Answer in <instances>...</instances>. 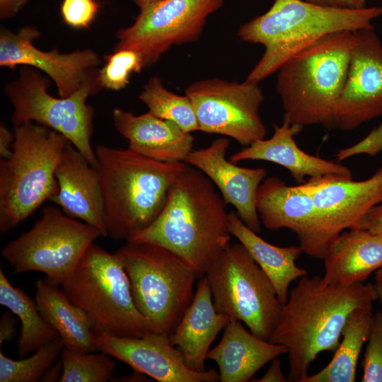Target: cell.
<instances>
[{
	"label": "cell",
	"mask_w": 382,
	"mask_h": 382,
	"mask_svg": "<svg viewBox=\"0 0 382 382\" xmlns=\"http://www.w3.org/2000/svg\"><path fill=\"white\" fill-rule=\"evenodd\" d=\"M302 184L312 196L326 253L341 233L358 229L367 213L382 202V166L364 180L328 175Z\"/></svg>",
	"instance_id": "obj_14"
},
{
	"label": "cell",
	"mask_w": 382,
	"mask_h": 382,
	"mask_svg": "<svg viewBox=\"0 0 382 382\" xmlns=\"http://www.w3.org/2000/svg\"><path fill=\"white\" fill-rule=\"evenodd\" d=\"M11 311L5 312L0 319V345L11 340L17 332V318Z\"/></svg>",
	"instance_id": "obj_38"
},
{
	"label": "cell",
	"mask_w": 382,
	"mask_h": 382,
	"mask_svg": "<svg viewBox=\"0 0 382 382\" xmlns=\"http://www.w3.org/2000/svg\"><path fill=\"white\" fill-rule=\"evenodd\" d=\"M28 0H0L1 18H8L15 16Z\"/></svg>",
	"instance_id": "obj_42"
},
{
	"label": "cell",
	"mask_w": 382,
	"mask_h": 382,
	"mask_svg": "<svg viewBox=\"0 0 382 382\" xmlns=\"http://www.w3.org/2000/svg\"><path fill=\"white\" fill-rule=\"evenodd\" d=\"M40 36L33 27L25 26L18 33L2 28L0 33V65L15 69L28 66L45 72L55 83L62 98L69 97L81 87L86 78L101 64L98 54L86 49L70 53L39 50L33 41Z\"/></svg>",
	"instance_id": "obj_16"
},
{
	"label": "cell",
	"mask_w": 382,
	"mask_h": 382,
	"mask_svg": "<svg viewBox=\"0 0 382 382\" xmlns=\"http://www.w3.org/2000/svg\"><path fill=\"white\" fill-rule=\"evenodd\" d=\"M381 151H382V122L358 143L340 149L336 154V157L337 162L340 163L355 155L368 154L375 156Z\"/></svg>",
	"instance_id": "obj_36"
},
{
	"label": "cell",
	"mask_w": 382,
	"mask_h": 382,
	"mask_svg": "<svg viewBox=\"0 0 382 382\" xmlns=\"http://www.w3.org/2000/svg\"><path fill=\"white\" fill-rule=\"evenodd\" d=\"M98 351L126 363L135 371L159 382H216L214 369L195 371L185 364L166 333L149 332L141 337L96 335Z\"/></svg>",
	"instance_id": "obj_17"
},
{
	"label": "cell",
	"mask_w": 382,
	"mask_h": 382,
	"mask_svg": "<svg viewBox=\"0 0 382 382\" xmlns=\"http://www.w3.org/2000/svg\"><path fill=\"white\" fill-rule=\"evenodd\" d=\"M12 154L0 158V231L13 228L58 191L56 168L70 143L33 122L14 127Z\"/></svg>",
	"instance_id": "obj_6"
},
{
	"label": "cell",
	"mask_w": 382,
	"mask_h": 382,
	"mask_svg": "<svg viewBox=\"0 0 382 382\" xmlns=\"http://www.w3.org/2000/svg\"><path fill=\"white\" fill-rule=\"evenodd\" d=\"M153 115L177 124L191 133L199 130L192 103L189 97L168 90L158 76H152L139 96Z\"/></svg>",
	"instance_id": "obj_30"
},
{
	"label": "cell",
	"mask_w": 382,
	"mask_h": 382,
	"mask_svg": "<svg viewBox=\"0 0 382 382\" xmlns=\"http://www.w3.org/2000/svg\"><path fill=\"white\" fill-rule=\"evenodd\" d=\"M105 64L98 71V83L100 88L112 91L120 90L128 84L134 73L144 67L139 53L130 49L115 50L112 54L104 57Z\"/></svg>",
	"instance_id": "obj_33"
},
{
	"label": "cell",
	"mask_w": 382,
	"mask_h": 382,
	"mask_svg": "<svg viewBox=\"0 0 382 382\" xmlns=\"http://www.w3.org/2000/svg\"><path fill=\"white\" fill-rule=\"evenodd\" d=\"M64 349L60 337H57L35 351L30 357L13 360L0 352V382L40 381L44 373Z\"/></svg>",
	"instance_id": "obj_31"
},
{
	"label": "cell",
	"mask_w": 382,
	"mask_h": 382,
	"mask_svg": "<svg viewBox=\"0 0 382 382\" xmlns=\"http://www.w3.org/2000/svg\"><path fill=\"white\" fill-rule=\"evenodd\" d=\"M255 204L261 224L266 228L291 231L296 235L303 253L323 260L326 250L313 200L302 183L289 185L279 178H266L258 187Z\"/></svg>",
	"instance_id": "obj_18"
},
{
	"label": "cell",
	"mask_w": 382,
	"mask_h": 382,
	"mask_svg": "<svg viewBox=\"0 0 382 382\" xmlns=\"http://www.w3.org/2000/svg\"><path fill=\"white\" fill-rule=\"evenodd\" d=\"M0 304L16 315L21 326L18 339L21 358L35 352L59 337L42 316L37 303L19 288L14 287L0 269Z\"/></svg>",
	"instance_id": "obj_29"
},
{
	"label": "cell",
	"mask_w": 382,
	"mask_h": 382,
	"mask_svg": "<svg viewBox=\"0 0 382 382\" xmlns=\"http://www.w3.org/2000/svg\"><path fill=\"white\" fill-rule=\"evenodd\" d=\"M230 141L226 137L214 140L207 147L192 150L184 163L207 176L217 187L226 204H231L242 221L259 233L261 221L256 209V195L266 178L265 168H245L227 160Z\"/></svg>",
	"instance_id": "obj_19"
},
{
	"label": "cell",
	"mask_w": 382,
	"mask_h": 382,
	"mask_svg": "<svg viewBox=\"0 0 382 382\" xmlns=\"http://www.w3.org/2000/svg\"><path fill=\"white\" fill-rule=\"evenodd\" d=\"M374 285L377 295V300L379 301L382 308V268L376 271Z\"/></svg>",
	"instance_id": "obj_44"
},
{
	"label": "cell",
	"mask_w": 382,
	"mask_h": 382,
	"mask_svg": "<svg viewBox=\"0 0 382 382\" xmlns=\"http://www.w3.org/2000/svg\"><path fill=\"white\" fill-rule=\"evenodd\" d=\"M128 277L135 306L155 332H173L193 298L198 275L164 247L127 243L115 253Z\"/></svg>",
	"instance_id": "obj_7"
},
{
	"label": "cell",
	"mask_w": 382,
	"mask_h": 382,
	"mask_svg": "<svg viewBox=\"0 0 382 382\" xmlns=\"http://www.w3.org/2000/svg\"><path fill=\"white\" fill-rule=\"evenodd\" d=\"M226 205L210 179L186 163L158 216L127 242L164 247L202 277L231 244Z\"/></svg>",
	"instance_id": "obj_2"
},
{
	"label": "cell",
	"mask_w": 382,
	"mask_h": 382,
	"mask_svg": "<svg viewBox=\"0 0 382 382\" xmlns=\"http://www.w3.org/2000/svg\"><path fill=\"white\" fill-rule=\"evenodd\" d=\"M228 227L231 234L248 250L267 274L279 300L284 304L291 282L307 275V271L296 264L303 253L301 248L299 245L279 247L267 242L247 226L233 211L228 214Z\"/></svg>",
	"instance_id": "obj_26"
},
{
	"label": "cell",
	"mask_w": 382,
	"mask_h": 382,
	"mask_svg": "<svg viewBox=\"0 0 382 382\" xmlns=\"http://www.w3.org/2000/svg\"><path fill=\"white\" fill-rule=\"evenodd\" d=\"M139 8L140 9H144L146 6L157 2L160 0H132Z\"/></svg>",
	"instance_id": "obj_45"
},
{
	"label": "cell",
	"mask_w": 382,
	"mask_h": 382,
	"mask_svg": "<svg viewBox=\"0 0 382 382\" xmlns=\"http://www.w3.org/2000/svg\"><path fill=\"white\" fill-rule=\"evenodd\" d=\"M258 83L219 78L191 83L185 94L192 103L199 131L231 137L245 146L265 139L267 130L260 115L265 97Z\"/></svg>",
	"instance_id": "obj_12"
},
{
	"label": "cell",
	"mask_w": 382,
	"mask_h": 382,
	"mask_svg": "<svg viewBox=\"0 0 382 382\" xmlns=\"http://www.w3.org/2000/svg\"><path fill=\"white\" fill-rule=\"evenodd\" d=\"M95 152L108 236L128 241L158 216L186 163L156 161L105 145Z\"/></svg>",
	"instance_id": "obj_4"
},
{
	"label": "cell",
	"mask_w": 382,
	"mask_h": 382,
	"mask_svg": "<svg viewBox=\"0 0 382 382\" xmlns=\"http://www.w3.org/2000/svg\"><path fill=\"white\" fill-rule=\"evenodd\" d=\"M102 352H76L66 349L60 359L62 373L60 382H106L113 381L115 363Z\"/></svg>",
	"instance_id": "obj_32"
},
{
	"label": "cell",
	"mask_w": 382,
	"mask_h": 382,
	"mask_svg": "<svg viewBox=\"0 0 382 382\" xmlns=\"http://www.w3.org/2000/svg\"><path fill=\"white\" fill-rule=\"evenodd\" d=\"M99 237L102 234L96 227L47 206L30 230L3 248L1 255L15 274L40 272L61 286Z\"/></svg>",
	"instance_id": "obj_11"
},
{
	"label": "cell",
	"mask_w": 382,
	"mask_h": 382,
	"mask_svg": "<svg viewBox=\"0 0 382 382\" xmlns=\"http://www.w3.org/2000/svg\"><path fill=\"white\" fill-rule=\"evenodd\" d=\"M323 260L325 282L346 286L364 282L382 268V233L345 231L331 244Z\"/></svg>",
	"instance_id": "obj_25"
},
{
	"label": "cell",
	"mask_w": 382,
	"mask_h": 382,
	"mask_svg": "<svg viewBox=\"0 0 382 382\" xmlns=\"http://www.w3.org/2000/svg\"><path fill=\"white\" fill-rule=\"evenodd\" d=\"M310 3L338 8H361L366 7V0H303Z\"/></svg>",
	"instance_id": "obj_41"
},
{
	"label": "cell",
	"mask_w": 382,
	"mask_h": 382,
	"mask_svg": "<svg viewBox=\"0 0 382 382\" xmlns=\"http://www.w3.org/2000/svg\"><path fill=\"white\" fill-rule=\"evenodd\" d=\"M372 310L357 308L349 316L339 346L331 361L320 371L308 375L303 382H354L361 348L367 340Z\"/></svg>",
	"instance_id": "obj_28"
},
{
	"label": "cell",
	"mask_w": 382,
	"mask_h": 382,
	"mask_svg": "<svg viewBox=\"0 0 382 382\" xmlns=\"http://www.w3.org/2000/svg\"><path fill=\"white\" fill-rule=\"evenodd\" d=\"M231 318L218 312L206 277L199 281L189 306L170 335L171 344L180 352L190 369L206 371L209 347Z\"/></svg>",
	"instance_id": "obj_23"
},
{
	"label": "cell",
	"mask_w": 382,
	"mask_h": 382,
	"mask_svg": "<svg viewBox=\"0 0 382 382\" xmlns=\"http://www.w3.org/2000/svg\"><path fill=\"white\" fill-rule=\"evenodd\" d=\"M286 353L284 345L260 338L241 321L231 319L220 342L209 349L207 359L217 364L219 381L246 382L264 365Z\"/></svg>",
	"instance_id": "obj_24"
},
{
	"label": "cell",
	"mask_w": 382,
	"mask_h": 382,
	"mask_svg": "<svg viewBox=\"0 0 382 382\" xmlns=\"http://www.w3.org/2000/svg\"><path fill=\"white\" fill-rule=\"evenodd\" d=\"M377 300L374 284H328L316 275L302 277L289 293L268 340L287 349L288 381L303 382L323 352H335L350 313L371 309Z\"/></svg>",
	"instance_id": "obj_1"
},
{
	"label": "cell",
	"mask_w": 382,
	"mask_h": 382,
	"mask_svg": "<svg viewBox=\"0 0 382 382\" xmlns=\"http://www.w3.org/2000/svg\"><path fill=\"white\" fill-rule=\"evenodd\" d=\"M61 288L86 314L96 335L135 337L151 331L134 305L119 258L94 243Z\"/></svg>",
	"instance_id": "obj_8"
},
{
	"label": "cell",
	"mask_w": 382,
	"mask_h": 382,
	"mask_svg": "<svg viewBox=\"0 0 382 382\" xmlns=\"http://www.w3.org/2000/svg\"><path fill=\"white\" fill-rule=\"evenodd\" d=\"M224 0H160L144 9L132 25L118 32L115 50L130 49L144 67L156 62L172 46L196 41L207 18Z\"/></svg>",
	"instance_id": "obj_13"
},
{
	"label": "cell",
	"mask_w": 382,
	"mask_h": 382,
	"mask_svg": "<svg viewBox=\"0 0 382 382\" xmlns=\"http://www.w3.org/2000/svg\"><path fill=\"white\" fill-rule=\"evenodd\" d=\"M303 127L283 121L274 125V133L267 139L257 140L230 157L237 163L245 160L265 161L278 164L289 171L298 183L306 177L316 178L328 175L352 177L351 170L340 162L328 161L307 154L296 144L294 137Z\"/></svg>",
	"instance_id": "obj_21"
},
{
	"label": "cell",
	"mask_w": 382,
	"mask_h": 382,
	"mask_svg": "<svg viewBox=\"0 0 382 382\" xmlns=\"http://www.w3.org/2000/svg\"><path fill=\"white\" fill-rule=\"evenodd\" d=\"M216 311L268 340L284 304L264 271L240 243L230 244L205 274Z\"/></svg>",
	"instance_id": "obj_10"
},
{
	"label": "cell",
	"mask_w": 382,
	"mask_h": 382,
	"mask_svg": "<svg viewBox=\"0 0 382 382\" xmlns=\"http://www.w3.org/2000/svg\"><path fill=\"white\" fill-rule=\"evenodd\" d=\"M352 32L331 34L298 52L278 69L276 89L283 121L335 128L349 69Z\"/></svg>",
	"instance_id": "obj_5"
},
{
	"label": "cell",
	"mask_w": 382,
	"mask_h": 382,
	"mask_svg": "<svg viewBox=\"0 0 382 382\" xmlns=\"http://www.w3.org/2000/svg\"><path fill=\"white\" fill-rule=\"evenodd\" d=\"M14 133L11 132L3 122L0 125V158L6 159L12 154Z\"/></svg>",
	"instance_id": "obj_40"
},
{
	"label": "cell",
	"mask_w": 382,
	"mask_h": 382,
	"mask_svg": "<svg viewBox=\"0 0 382 382\" xmlns=\"http://www.w3.org/2000/svg\"><path fill=\"white\" fill-rule=\"evenodd\" d=\"M257 382H286L287 378L282 371L281 361L277 357L271 361L270 366L266 373L260 378L253 380Z\"/></svg>",
	"instance_id": "obj_39"
},
{
	"label": "cell",
	"mask_w": 382,
	"mask_h": 382,
	"mask_svg": "<svg viewBox=\"0 0 382 382\" xmlns=\"http://www.w3.org/2000/svg\"><path fill=\"white\" fill-rule=\"evenodd\" d=\"M112 117L116 130L128 141V149L146 158L180 163L193 150V136L173 122L149 112L134 115L120 108L114 110Z\"/></svg>",
	"instance_id": "obj_22"
},
{
	"label": "cell",
	"mask_w": 382,
	"mask_h": 382,
	"mask_svg": "<svg viewBox=\"0 0 382 382\" xmlns=\"http://www.w3.org/2000/svg\"><path fill=\"white\" fill-rule=\"evenodd\" d=\"M361 363L363 382H382V311L373 316Z\"/></svg>",
	"instance_id": "obj_34"
},
{
	"label": "cell",
	"mask_w": 382,
	"mask_h": 382,
	"mask_svg": "<svg viewBox=\"0 0 382 382\" xmlns=\"http://www.w3.org/2000/svg\"><path fill=\"white\" fill-rule=\"evenodd\" d=\"M62 373V362L61 359L52 364L42 376L40 381H60Z\"/></svg>",
	"instance_id": "obj_43"
},
{
	"label": "cell",
	"mask_w": 382,
	"mask_h": 382,
	"mask_svg": "<svg viewBox=\"0 0 382 382\" xmlns=\"http://www.w3.org/2000/svg\"><path fill=\"white\" fill-rule=\"evenodd\" d=\"M55 176L58 191L50 201L68 216L96 227L107 237L98 170L71 143L62 152Z\"/></svg>",
	"instance_id": "obj_20"
},
{
	"label": "cell",
	"mask_w": 382,
	"mask_h": 382,
	"mask_svg": "<svg viewBox=\"0 0 382 382\" xmlns=\"http://www.w3.org/2000/svg\"><path fill=\"white\" fill-rule=\"evenodd\" d=\"M366 1H376V0H366Z\"/></svg>",
	"instance_id": "obj_46"
},
{
	"label": "cell",
	"mask_w": 382,
	"mask_h": 382,
	"mask_svg": "<svg viewBox=\"0 0 382 382\" xmlns=\"http://www.w3.org/2000/svg\"><path fill=\"white\" fill-rule=\"evenodd\" d=\"M35 301L44 319L56 330L64 348L76 352L98 351L88 320L59 286L47 279L35 283Z\"/></svg>",
	"instance_id": "obj_27"
},
{
	"label": "cell",
	"mask_w": 382,
	"mask_h": 382,
	"mask_svg": "<svg viewBox=\"0 0 382 382\" xmlns=\"http://www.w3.org/2000/svg\"><path fill=\"white\" fill-rule=\"evenodd\" d=\"M382 116V42L374 29L352 32L349 69L335 128L352 131Z\"/></svg>",
	"instance_id": "obj_15"
},
{
	"label": "cell",
	"mask_w": 382,
	"mask_h": 382,
	"mask_svg": "<svg viewBox=\"0 0 382 382\" xmlns=\"http://www.w3.org/2000/svg\"><path fill=\"white\" fill-rule=\"evenodd\" d=\"M99 10L95 0H63L61 14L66 24L74 28H88Z\"/></svg>",
	"instance_id": "obj_35"
},
{
	"label": "cell",
	"mask_w": 382,
	"mask_h": 382,
	"mask_svg": "<svg viewBox=\"0 0 382 382\" xmlns=\"http://www.w3.org/2000/svg\"><path fill=\"white\" fill-rule=\"evenodd\" d=\"M358 229L382 233V202L374 206L365 216Z\"/></svg>",
	"instance_id": "obj_37"
},
{
	"label": "cell",
	"mask_w": 382,
	"mask_h": 382,
	"mask_svg": "<svg viewBox=\"0 0 382 382\" xmlns=\"http://www.w3.org/2000/svg\"><path fill=\"white\" fill-rule=\"evenodd\" d=\"M381 16L382 6L347 8L303 0H274L265 13L238 29L241 40L265 47L246 79L259 83L292 56L331 34L374 29L373 21Z\"/></svg>",
	"instance_id": "obj_3"
},
{
	"label": "cell",
	"mask_w": 382,
	"mask_h": 382,
	"mask_svg": "<svg viewBox=\"0 0 382 382\" xmlns=\"http://www.w3.org/2000/svg\"><path fill=\"white\" fill-rule=\"evenodd\" d=\"M97 75L98 71L93 70L74 94L55 98L47 92L50 81L45 76L33 67L23 66L18 79L5 87L13 105V127L33 122L60 133L98 170L91 143L95 112L86 103L87 98L100 88Z\"/></svg>",
	"instance_id": "obj_9"
}]
</instances>
